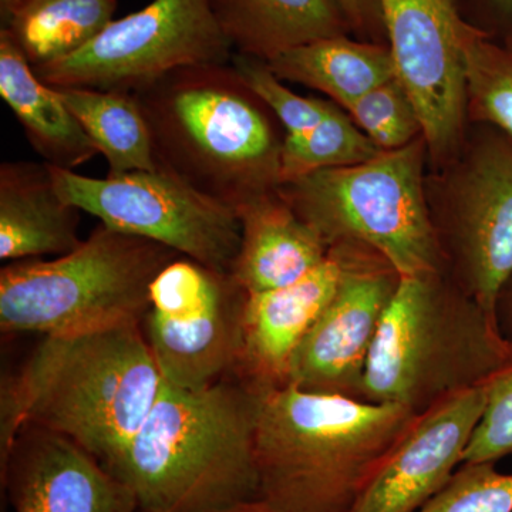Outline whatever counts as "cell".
<instances>
[{
	"label": "cell",
	"mask_w": 512,
	"mask_h": 512,
	"mask_svg": "<svg viewBox=\"0 0 512 512\" xmlns=\"http://www.w3.org/2000/svg\"><path fill=\"white\" fill-rule=\"evenodd\" d=\"M163 383L143 323L43 336L2 384L0 467L28 427L67 437L109 467L146 420Z\"/></svg>",
	"instance_id": "6da1fadb"
},
{
	"label": "cell",
	"mask_w": 512,
	"mask_h": 512,
	"mask_svg": "<svg viewBox=\"0 0 512 512\" xmlns=\"http://www.w3.org/2000/svg\"><path fill=\"white\" fill-rule=\"evenodd\" d=\"M259 392L232 375L200 389L163 383L156 403L107 467L140 512H225L259 500Z\"/></svg>",
	"instance_id": "7a4b0ae2"
},
{
	"label": "cell",
	"mask_w": 512,
	"mask_h": 512,
	"mask_svg": "<svg viewBox=\"0 0 512 512\" xmlns=\"http://www.w3.org/2000/svg\"><path fill=\"white\" fill-rule=\"evenodd\" d=\"M416 419L396 404L292 384L259 392V500L275 512H352Z\"/></svg>",
	"instance_id": "3957f363"
},
{
	"label": "cell",
	"mask_w": 512,
	"mask_h": 512,
	"mask_svg": "<svg viewBox=\"0 0 512 512\" xmlns=\"http://www.w3.org/2000/svg\"><path fill=\"white\" fill-rule=\"evenodd\" d=\"M133 94L160 170L235 212L278 191L285 136L231 62L183 67Z\"/></svg>",
	"instance_id": "277c9868"
},
{
	"label": "cell",
	"mask_w": 512,
	"mask_h": 512,
	"mask_svg": "<svg viewBox=\"0 0 512 512\" xmlns=\"http://www.w3.org/2000/svg\"><path fill=\"white\" fill-rule=\"evenodd\" d=\"M512 360L497 316L447 272L400 276L367 362L362 400L416 416L483 387Z\"/></svg>",
	"instance_id": "5b68a950"
},
{
	"label": "cell",
	"mask_w": 512,
	"mask_h": 512,
	"mask_svg": "<svg viewBox=\"0 0 512 512\" xmlns=\"http://www.w3.org/2000/svg\"><path fill=\"white\" fill-rule=\"evenodd\" d=\"M180 256L100 224L69 254L0 271V328L43 338L143 323L154 279Z\"/></svg>",
	"instance_id": "8992f818"
},
{
	"label": "cell",
	"mask_w": 512,
	"mask_h": 512,
	"mask_svg": "<svg viewBox=\"0 0 512 512\" xmlns=\"http://www.w3.org/2000/svg\"><path fill=\"white\" fill-rule=\"evenodd\" d=\"M424 137L373 160L279 185L278 194L329 248L370 249L400 276L446 272L424 194Z\"/></svg>",
	"instance_id": "52a82bcc"
},
{
	"label": "cell",
	"mask_w": 512,
	"mask_h": 512,
	"mask_svg": "<svg viewBox=\"0 0 512 512\" xmlns=\"http://www.w3.org/2000/svg\"><path fill=\"white\" fill-rule=\"evenodd\" d=\"M50 173L60 197L100 224L231 274L241 245L237 212L173 174L158 168L94 178L56 167Z\"/></svg>",
	"instance_id": "ba28073f"
},
{
	"label": "cell",
	"mask_w": 512,
	"mask_h": 512,
	"mask_svg": "<svg viewBox=\"0 0 512 512\" xmlns=\"http://www.w3.org/2000/svg\"><path fill=\"white\" fill-rule=\"evenodd\" d=\"M232 55L208 0H153L111 20L79 52L33 69L50 87L136 93L175 70L227 64Z\"/></svg>",
	"instance_id": "9c48e42d"
},
{
	"label": "cell",
	"mask_w": 512,
	"mask_h": 512,
	"mask_svg": "<svg viewBox=\"0 0 512 512\" xmlns=\"http://www.w3.org/2000/svg\"><path fill=\"white\" fill-rule=\"evenodd\" d=\"M247 295L231 276L180 256L154 279L144 335L165 382L200 389L235 375Z\"/></svg>",
	"instance_id": "30bf717a"
},
{
	"label": "cell",
	"mask_w": 512,
	"mask_h": 512,
	"mask_svg": "<svg viewBox=\"0 0 512 512\" xmlns=\"http://www.w3.org/2000/svg\"><path fill=\"white\" fill-rule=\"evenodd\" d=\"M454 194L431 212L447 275L495 315L512 278V143L481 138L461 168Z\"/></svg>",
	"instance_id": "8fae6325"
},
{
	"label": "cell",
	"mask_w": 512,
	"mask_h": 512,
	"mask_svg": "<svg viewBox=\"0 0 512 512\" xmlns=\"http://www.w3.org/2000/svg\"><path fill=\"white\" fill-rule=\"evenodd\" d=\"M397 79L419 113L427 150L446 156L467 114L464 29L454 0H377Z\"/></svg>",
	"instance_id": "7c38bea8"
},
{
	"label": "cell",
	"mask_w": 512,
	"mask_h": 512,
	"mask_svg": "<svg viewBox=\"0 0 512 512\" xmlns=\"http://www.w3.org/2000/svg\"><path fill=\"white\" fill-rule=\"evenodd\" d=\"M400 274L359 247L338 291L293 357L289 384L362 400L367 362Z\"/></svg>",
	"instance_id": "4fadbf2b"
},
{
	"label": "cell",
	"mask_w": 512,
	"mask_h": 512,
	"mask_svg": "<svg viewBox=\"0 0 512 512\" xmlns=\"http://www.w3.org/2000/svg\"><path fill=\"white\" fill-rule=\"evenodd\" d=\"M0 480L13 512H140L133 491L89 451L36 427L19 434Z\"/></svg>",
	"instance_id": "5bb4252c"
},
{
	"label": "cell",
	"mask_w": 512,
	"mask_h": 512,
	"mask_svg": "<svg viewBox=\"0 0 512 512\" xmlns=\"http://www.w3.org/2000/svg\"><path fill=\"white\" fill-rule=\"evenodd\" d=\"M357 248H330L328 258L299 281L247 295L235 376L258 392L288 386L293 357L338 291Z\"/></svg>",
	"instance_id": "9a60e30c"
},
{
	"label": "cell",
	"mask_w": 512,
	"mask_h": 512,
	"mask_svg": "<svg viewBox=\"0 0 512 512\" xmlns=\"http://www.w3.org/2000/svg\"><path fill=\"white\" fill-rule=\"evenodd\" d=\"M484 407L485 386L417 416L352 512L420 510L464 463Z\"/></svg>",
	"instance_id": "2e32d148"
},
{
	"label": "cell",
	"mask_w": 512,
	"mask_h": 512,
	"mask_svg": "<svg viewBox=\"0 0 512 512\" xmlns=\"http://www.w3.org/2000/svg\"><path fill=\"white\" fill-rule=\"evenodd\" d=\"M237 215L241 245L229 276L245 295L291 285L328 258V244L278 191L249 202Z\"/></svg>",
	"instance_id": "e0dca14e"
},
{
	"label": "cell",
	"mask_w": 512,
	"mask_h": 512,
	"mask_svg": "<svg viewBox=\"0 0 512 512\" xmlns=\"http://www.w3.org/2000/svg\"><path fill=\"white\" fill-rule=\"evenodd\" d=\"M79 208L63 200L50 167L32 161L0 165V258L6 262L69 254L82 244Z\"/></svg>",
	"instance_id": "ac0fdd59"
},
{
	"label": "cell",
	"mask_w": 512,
	"mask_h": 512,
	"mask_svg": "<svg viewBox=\"0 0 512 512\" xmlns=\"http://www.w3.org/2000/svg\"><path fill=\"white\" fill-rule=\"evenodd\" d=\"M234 53L271 62L306 43L345 36L350 23L336 0H208Z\"/></svg>",
	"instance_id": "d6986e66"
},
{
	"label": "cell",
	"mask_w": 512,
	"mask_h": 512,
	"mask_svg": "<svg viewBox=\"0 0 512 512\" xmlns=\"http://www.w3.org/2000/svg\"><path fill=\"white\" fill-rule=\"evenodd\" d=\"M0 96L43 163L76 170L99 154L59 94L42 82L6 30L0 29Z\"/></svg>",
	"instance_id": "ffe728a7"
},
{
	"label": "cell",
	"mask_w": 512,
	"mask_h": 512,
	"mask_svg": "<svg viewBox=\"0 0 512 512\" xmlns=\"http://www.w3.org/2000/svg\"><path fill=\"white\" fill-rule=\"evenodd\" d=\"M266 63L279 79L328 94L346 110L397 77L389 47L355 42L346 35L306 43Z\"/></svg>",
	"instance_id": "44dd1931"
},
{
	"label": "cell",
	"mask_w": 512,
	"mask_h": 512,
	"mask_svg": "<svg viewBox=\"0 0 512 512\" xmlns=\"http://www.w3.org/2000/svg\"><path fill=\"white\" fill-rule=\"evenodd\" d=\"M117 5V0H23L0 20V29L36 69L89 45L114 20Z\"/></svg>",
	"instance_id": "7402d4cb"
},
{
	"label": "cell",
	"mask_w": 512,
	"mask_h": 512,
	"mask_svg": "<svg viewBox=\"0 0 512 512\" xmlns=\"http://www.w3.org/2000/svg\"><path fill=\"white\" fill-rule=\"evenodd\" d=\"M53 89L106 158L107 175L158 170L150 128L133 93L83 87Z\"/></svg>",
	"instance_id": "603a6c76"
},
{
	"label": "cell",
	"mask_w": 512,
	"mask_h": 512,
	"mask_svg": "<svg viewBox=\"0 0 512 512\" xmlns=\"http://www.w3.org/2000/svg\"><path fill=\"white\" fill-rule=\"evenodd\" d=\"M380 153L355 121L336 107L311 130L285 134L279 180L284 184L316 171L366 163Z\"/></svg>",
	"instance_id": "cb8c5ba5"
},
{
	"label": "cell",
	"mask_w": 512,
	"mask_h": 512,
	"mask_svg": "<svg viewBox=\"0 0 512 512\" xmlns=\"http://www.w3.org/2000/svg\"><path fill=\"white\" fill-rule=\"evenodd\" d=\"M467 114L491 124L512 143V46L466 25L463 39Z\"/></svg>",
	"instance_id": "d4e9b609"
},
{
	"label": "cell",
	"mask_w": 512,
	"mask_h": 512,
	"mask_svg": "<svg viewBox=\"0 0 512 512\" xmlns=\"http://www.w3.org/2000/svg\"><path fill=\"white\" fill-rule=\"evenodd\" d=\"M348 111L380 151L399 150L423 137L416 106L397 77L360 97Z\"/></svg>",
	"instance_id": "484cf974"
},
{
	"label": "cell",
	"mask_w": 512,
	"mask_h": 512,
	"mask_svg": "<svg viewBox=\"0 0 512 512\" xmlns=\"http://www.w3.org/2000/svg\"><path fill=\"white\" fill-rule=\"evenodd\" d=\"M231 64L242 82L258 97L276 120L284 126L286 134H298L318 126L320 121L336 109L328 101L302 97L284 86L282 80L264 60L234 53Z\"/></svg>",
	"instance_id": "4316f807"
},
{
	"label": "cell",
	"mask_w": 512,
	"mask_h": 512,
	"mask_svg": "<svg viewBox=\"0 0 512 512\" xmlns=\"http://www.w3.org/2000/svg\"><path fill=\"white\" fill-rule=\"evenodd\" d=\"M416 512H512V474L495 463H463Z\"/></svg>",
	"instance_id": "83f0119b"
},
{
	"label": "cell",
	"mask_w": 512,
	"mask_h": 512,
	"mask_svg": "<svg viewBox=\"0 0 512 512\" xmlns=\"http://www.w3.org/2000/svg\"><path fill=\"white\" fill-rule=\"evenodd\" d=\"M512 457V360L485 384V407L464 463H497Z\"/></svg>",
	"instance_id": "f1b7e54d"
},
{
	"label": "cell",
	"mask_w": 512,
	"mask_h": 512,
	"mask_svg": "<svg viewBox=\"0 0 512 512\" xmlns=\"http://www.w3.org/2000/svg\"><path fill=\"white\" fill-rule=\"evenodd\" d=\"M340 8L345 12L350 25L357 29H370L382 22V12H380L379 2L377 0H336Z\"/></svg>",
	"instance_id": "f546056e"
},
{
	"label": "cell",
	"mask_w": 512,
	"mask_h": 512,
	"mask_svg": "<svg viewBox=\"0 0 512 512\" xmlns=\"http://www.w3.org/2000/svg\"><path fill=\"white\" fill-rule=\"evenodd\" d=\"M495 316L504 338L512 343V278L504 285L498 296Z\"/></svg>",
	"instance_id": "4dcf8cb0"
},
{
	"label": "cell",
	"mask_w": 512,
	"mask_h": 512,
	"mask_svg": "<svg viewBox=\"0 0 512 512\" xmlns=\"http://www.w3.org/2000/svg\"><path fill=\"white\" fill-rule=\"evenodd\" d=\"M225 512H275L271 510L265 503H262L261 500L252 501V503L242 504L239 507L232 508V510H228Z\"/></svg>",
	"instance_id": "1f68e13d"
},
{
	"label": "cell",
	"mask_w": 512,
	"mask_h": 512,
	"mask_svg": "<svg viewBox=\"0 0 512 512\" xmlns=\"http://www.w3.org/2000/svg\"><path fill=\"white\" fill-rule=\"evenodd\" d=\"M23 0H0V20L8 18L10 13L13 12Z\"/></svg>",
	"instance_id": "d6a6232c"
},
{
	"label": "cell",
	"mask_w": 512,
	"mask_h": 512,
	"mask_svg": "<svg viewBox=\"0 0 512 512\" xmlns=\"http://www.w3.org/2000/svg\"><path fill=\"white\" fill-rule=\"evenodd\" d=\"M494 8L505 16V18L512 19V0H490Z\"/></svg>",
	"instance_id": "836d02e7"
}]
</instances>
